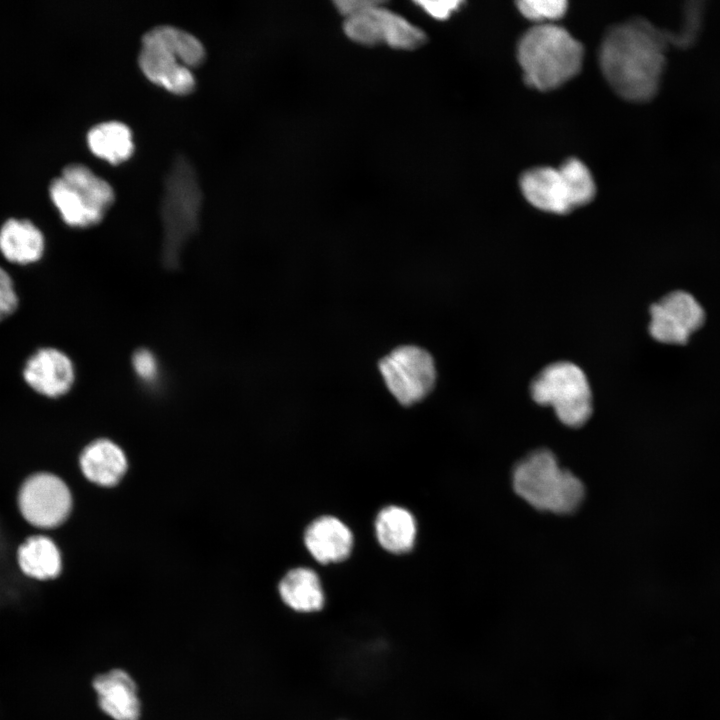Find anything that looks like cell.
Returning a JSON list of instances; mask_svg holds the SVG:
<instances>
[{"label":"cell","mask_w":720,"mask_h":720,"mask_svg":"<svg viewBox=\"0 0 720 720\" xmlns=\"http://www.w3.org/2000/svg\"><path fill=\"white\" fill-rule=\"evenodd\" d=\"M671 39V35L642 18L609 29L601 44L600 66L619 96L633 102H645L655 96Z\"/></svg>","instance_id":"cell-1"},{"label":"cell","mask_w":720,"mask_h":720,"mask_svg":"<svg viewBox=\"0 0 720 720\" xmlns=\"http://www.w3.org/2000/svg\"><path fill=\"white\" fill-rule=\"evenodd\" d=\"M583 46L566 29L538 24L527 30L517 47L525 82L541 91L555 89L581 69Z\"/></svg>","instance_id":"cell-2"},{"label":"cell","mask_w":720,"mask_h":720,"mask_svg":"<svg viewBox=\"0 0 720 720\" xmlns=\"http://www.w3.org/2000/svg\"><path fill=\"white\" fill-rule=\"evenodd\" d=\"M138 63L153 82L179 94L191 92L195 77L191 67L205 57L202 42L179 27L161 24L143 34Z\"/></svg>","instance_id":"cell-3"},{"label":"cell","mask_w":720,"mask_h":720,"mask_svg":"<svg viewBox=\"0 0 720 720\" xmlns=\"http://www.w3.org/2000/svg\"><path fill=\"white\" fill-rule=\"evenodd\" d=\"M513 486L533 507L558 514L574 511L584 497L581 481L561 468L547 450L536 451L517 464Z\"/></svg>","instance_id":"cell-4"},{"label":"cell","mask_w":720,"mask_h":720,"mask_svg":"<svg viewBox=\"0 0 720 720\" xmlns=\"http://www.w3.org/2000/svg\"><path fill=\"white\" fill-rule=\"evenodd\" d=\"M48 189L63 222L73 228L98 224L114 201L110 183L78 162L65 165Z\"/></svg>","instance_id":"cell-5"},{"label":"cell","mask_w":720,"mask_h":720,"mask_svg":"<svg viewBox=\"0 0 720 720\" xmlns=\"http://www.w3.org/2000/svg\"><path fill=\"white\" fill-rule=\"evenodd\" d=\"M520 187L534 207L556 214H566L589 203L596 191L590 171L575 158L559 168L538 167L526 171L521 176Z\"/></svg>","instance_id":"cell-6"},{"label":"cell","mask_w":720,"mask_h":720,"mask_svg":"<svg viewBox=\"0 0 720 720\" xmlns=\"http://www.w3.org/2000/svg\"><path fill=\"white\" fill-rule=\"evenodd\" d=\"M530 392L540 405L552 406L565 425H583L592 413V394L584 372L574 363L546 366L532 381Z\"/></svg>","instance_id":"cell-7"},{"label":"cell","mask_w":720,"mask_h":720,"mask_svg":"<svg viewBox=\"0 0 720 720\" xmlns=\"http://www.w3.org/2000/svg\"><path fill=\"white\" fill-rule=\"evenodd\" d=\"M378 370L389 393L403 406L425 399L437 379L432 355L411 344L398 346L381 358Z\"/></svg>","instance_id":"cell-8"},{"label":"cell","mask_w":720,"mask_h":720,"mask_svg":"<svg viewBox=\"0 0 720 720\" xmlns=\"http://www.w3.org/2000/svg\"><path fill=\"white\" fill-rule=\"evenodd\" d=\"M385 2L345 18L343 28L352 41L375 46L385 44L398 50H414L427 40L423 30L384 6Z\"/></svg>","instance_id":"cell-9"},{"label":"cell","mask_w":720,"mask_h":720,"mask_svg":"<svg viewBox=\"0 0 720 720\" xmlns=\"http://www.w3.org/2000/svg\"><path fill=\"white\" fill-rule=\"evenodd\" d=\"M201 189L191 162L178 155L164 181L162 215L169 239L184 237L197 224Z\"/></svg>","instance_id":"cell-10"},{"label":"cell","mask_w":720,"mask_h":720,"mask_svg":"<svg viewBox=\"0 0 720 720\" xmlns=\"http://www.w3.org/2000/svg\"><path fill=\"white\" fill-rule=\"evenodd\" d=\"M23 517L32 525L52 528L69 515L72 498L66 484L50 473H38L25 480L18 495Z\"/></svg>","instance_id":"cell-11"},{"label":"cell","mask_w":720,"mask_h":720,"mask_svg":"<svg viewBox=\"0 0 720 720\" xmlns=\"http://www.w3.org/2000/svg\"><path fill=\"white\" fill-rule=\"evenodd\" d=\"M650 335L658 342L682 345L699 329L705 312L693 295L676 290L650 307Z\"/></svg>","instance_id":"cell-12"},{"label":"cell","mask_w":720,"mask_h":720,"mask_svg":"<svg viewBox=\"0 0 720 720\" xmlns=\"http://www.w3.org/2000/svg\"><path fill=\"white\" fill-rule=\"evenodd\" d=\"M25 383L36 393L58 398L68 393L76 378L72 359L56 347H41L25 361L22 369Z\"/></svg>","instance_id":"cell-13"},{"label":"cell","mask_w":720,"mask_h":720,"mask_svg":"<svg viewBox=\"0 0 720 720\" xmlns=\"http://www.w3.org/2000/svg\"><path fill=\"white\" fill-rule=\"evenodd\" d=\"M304 543L311 556L321 564L345 560L353 547L349 527L334 516H322L312 521L304 533Z\"/></svg>","instance_id":"cell-14"},{"label":"cell","mask_w":720,"mask_h":720,"mask_svg":"<svg viewBox=\"0 0 720 720\" xmlns=\"http://www.w3.org/2000/svg\"><path fill=\"white\" fill-rule=\"evenodd\" d=\"M45 249V236L31 220L10 217L0 226V254L7 262L21 266L37 263Z\"/></svg>","instance_id":"cell-15"},{"label":"cell","mask_w":720,"mask_h":720,"mask_svg":"<svg viewBox=\"0 0 720 720\" xmlns=\"http://www.w3.org/2000/svg\"><path fill=\"white\" fill-rule=\"evenodd\" d=\"M278 595L288 610L300 615L321 612L327 599L318 574L306 567L288 571L278 584Z\"/></svg>","instance_id":"cell-16"},{"label":"cell","mask_w":720,"mask_h":720,"mask_svg":"<svg viewBox=\"0 0 720 720\" xmlns=\"http://www.w3.org/2000/svg\"><path fill=\"white\" fill-rule=\"evenodd\" d=\"M101 709L114 720H138L140 702L133 679L122 670H112L93 682Z\"/></svg>","instance_id":"cell-17"},{"label":"cell","mask_w":720,"mask_h":720,"mask_svg":"<svg viewBox=\"0 0 720 720\" xmlns=\"http://www.w3.org/2000/svg\"><path fill=\"white\" fill-rule=\"evenodd\" d=\"M80 466L88 480L101 486H112L124 475L127 460L119 446L107 439H100L84 449Z\"/></svg>","instance_id":"cell-18"},{"label":"cell","mask_w":720,"mask_h":720,"mask_svg":"<svg viewBox=\"0 0 720 720\" xmlns=\"http://www.w3.org/2000/svg\"><path fill=\"white\" fill-rule=\"evenodd\" d=\"M375 532L383 549L395 554L405 553L414 546L417 533L416 520L407 509L390 505L378 513Z\"/></svg>","instance_id":"cell-19"},{"label":"cell","mask_w":720,"mask_h":720,"mask_svg":"<svg viewBox=\"0 0 720 720\" xmlns=\"http://www.w3.org/2000/svg\"><path fill=\"white\" fill-rule=\"evenodd\" d=\"M87 143L94 154L111 163L127 159L134 150L131 129L117 120L93 125L87 132Z\"/></svg>","instance_id":"cell-20"},{"label":"cell","mask_w":720,"mask_h":720,"mask_svg":"<svg viewBox=\"0 0 720 720\" xmlns=\"http://www.w3.org/2000/svg\"><path fill=\"white\" fill-rule=\"evenodd\" d=\"M18 563L26 575L40 580L56 577L62 567L57 546L42 535L28 538L19 547Z\"/></svg>","instance_id":"cell-21"},{"label":"cell","mask_w":720,"mask_h":720,"mask_svg":"<svg viewBox=\"0 0 720 720\" xmlns=\"http://www.w3.org/2000/svg\"><path fill=\"white\" fill-rule=\"evenodd\" d=\"M517 7L524 17L539 22V24H550L551 21L561 18L567 10V2L564 0H522L517 2Z\"/></svg>","instance_id":"cell-22"},{"label":"cell","mask_w":720,"mask_h":720,"mask_svg":"<svg viewBox=\"0 0 720 720\" xmlns=\"http://www.w3.org/2000/svg\"><path fill=\"white\" fill-rule=\"evenodd\" d=\"M131 363L136 376L143 382L152 383L158 378L159 362L149 349H137L132 356Z\"/></svg>","instance_id":"cell-23"},{"label":"cell","mask_w":720,"mask_h":720,"mask_svg":"<svg viewBox=\"0 0 720 720\" xmlns=\"http://www.w3.org/2000/svg\"><path fill=\"white\" fill-rule=\"evenodd\" d=\"M18 306L19 296L13 278L0 265V322L14 314Z\"/></svg>","instance_id":"cell-24"},{"label":"cell","mask_w":720,"mask_h":720,"mask_svg":"<svg viewBox=\"0 0 720 720\" xmlns=\"http://www.w3.org/2000/svg\"><path fill=\"white\" fill-rule=\"evenodd\" d=\"M415 3L434 19L445 20L456 11L463 2L458 0H439L417 1Z\"/></svg>","instance_id":"cell-25"},{"label":"cell","mask_w":720,"mask_h":720,"mask_svg":"<svg viewBox=\"0 0 720 720\" xmlns=\"http://www.w3.org/2000/svg\"><path fill=\"white\" fill-rule=\"evenodd\" d=\"M379 2L380 1L373 0H338L335 1L334 4L338 12L345 18H348L378 4Z\"/></svg>","instance_id":"cell-26"}]
</instances>
